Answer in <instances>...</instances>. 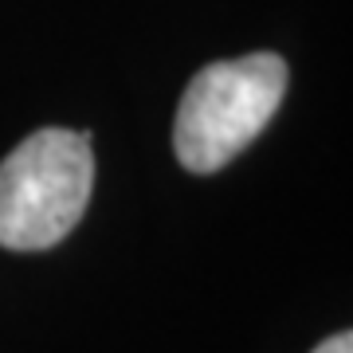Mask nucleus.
I'll use <instances>...</instances> for the list:
<instances>
[{"mask_svg": "<svg viewBox=\"0 0 353 353\" xmlns=\"http://www.w3.org/2000/svg\"><path fill=\"white\" fill-rule=\"evenodd\" d=\"M94 185L90 138L75 130H39L0 165V248L48 252L71 236Z\"/></svg>", "mask_w": 353, "mask_h": 353, "instance_id": "f257e3e1", "label": "nucleus"}, {"mask_svg": "<svg viewBox=\"0 0 353 353\" xmlns=\"http://www.w3.org/2000/svg\"><path fill=\"white\" fill-rule=\"evenodd\" d=\"M287 63L271 51L204 67L176 106L173 150L189 173H216L252 145L275 118Z\"/></svg>", "mask_w": 353, "mask_h": 353, "instance_id": "f03ea898", "label": "nucleus"}, {"mask_svg": "<svg viewBox=\"0 0 353 353\" xmlns=\"http://www.w3.org/2000/svg\"><path fill=\"white\" fill-rule=\"evenodd\" d=\"M314 353H353V338L350 334H334V338H326Z\"/></svg>", "mask_w": 353, "mask_h": 353, "instance_id": "7ed1b4c3", "label": "nucleus"}]
</instances>
